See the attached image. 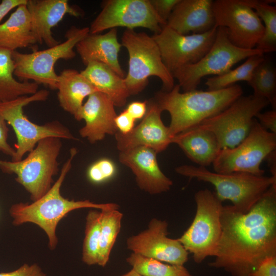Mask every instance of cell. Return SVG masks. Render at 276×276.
Returning a JSON list of instances; mask_svg holds the SVG:
<instances>
[{"mask_svg":"<svg viewBox=\"0 0 276 276\" xmlns=\"http://www.w3.org/2000/svg\"><path fill=\"white\" fill-rule=\"evenodd\" d=\"M175 171L190 179L211 183L221 201H231L234 209L243 213L248 212L267 190L276 184V177L272 176L242 172L220 173L201 166L184 165L177 167Z\"/></svg>","mask_w":276,"mask_h":276,"instance_id":"obj_4","label":"cell"},{"mask_svg":"<svg viewBox=\"0 0 276 276\" xmlns=\"http://www.w3.org/2000/svg\"><path fill=\"white\" fill-rule=\"evenodd\" d=\"M196 210L190 226L178 238L185 249L199 264L209 257H214L221 234L222 202L214 192L207 189L194 196Z\"/></svg>","mask_w":276,"mask_h":276,"instance_id":"obj_8","label":"cell"},{"mask_svg":"<svg viewBox=\"0 0 276 276\" xmlns=\"http://www.w3.org/2000/svg\"><path fill=\"white\" fill-rule=\"evenodd\" d=\"M100 238L97 265L104 267L120 232L122 213L119 209L101 210Z\"/></svg>","mask_w":276,"mask_h":276,"instance_id":"obj_28","label":"cell"},{"mask_svg":"<svg viewBox=\"0 0 276 276\" xmlns=\"http://www.w3.org/2000/svg\"><path fill=\"white\" fill-rule=\"evenodd\" d=\"M126 262L142 276H193L181 265H172L132 252Z\"/></svg>","mask_w":276,"mask_h":276,"instance_id":"obj_31","label":"cell"},{"mask_svg":"<svg viewBox=\"0 0 276 276\" xmlns=\"http://www.w3.org/2000/svg\"><path fill=\"white\" fill-rule=\"evenodd\" d=\"M119 276H142V275L139 274V273H137L134 269H131V270H130L128 272Z\"/></svg>","mask_w":276,"mask_h":276,"instance_id":"obj_44","label":"cell"},{"mask_svg":"<svg viewBox=\"0 0 276 276\" xmlns=\"http://www.w3.org/2000/svg\"><path fill=\"white\" fill-rule=\"evenodd\" d=\"M77 152L75 148L70 150V156L63 164L59 177L44 195L31 203L13 204L9 209L14 225L32 223L43 230L48 238L51 249H55L57 245L56 228L58 223L71 212L84 208L100 211L119 209L118 204L114 203H97L89 200H69L61 195V186L72 168V161Z\"/></svg>","mask_w":276,"mask_h":276,"instance_id":"obj_3","label":"cell"},{"mask_svg":"<svg viewBox=\"0 0 276 276\" xmlns=\"http://www.w3.org/2000/svg\"><path fill=\"white\" fill-rule=\"evenodd\" d=\"M221 224L215 259L209 266L232 276H249L264 259L276 256V184L246 213L223 206Z\"/></svg>","mask_w":276,"mask_h":276,"instance_id":"obj_1","label":"cell"},{"mask_svg":"<svg viewBox=\"0 0 276 276\" xmlns=\"http://www.w3.org/2000/svg\"><path fill=\"white\" fill-rule=\"evenodd\" d=\"M251 8L264 22V34L256 48L263 54L276 50V7L270 5L275 1L242 0Z\"/></svg>","mask_w":276,"mask_h":276,"instance_id":"obj_29","label":"cell"},{"mask_svg":"<svg viewBox=\"0 0 276 276\" xmlns=\"http://www.w3.org/2000/svg\"><path fill=\"white\" fill-rule=\"evenodd\" d=\"M265 160L267 162L271 176L276 177V150H274L269 154Z\"/></svg>","mask_w":276,"mask_h":276,"instance_id":"obj_43","label":"cell"},{"mask_svg":"<svg viewBox=\"0 0 276 276\" xmlns=\"http://www.w3.org/2000/svg\"><path fill=\"white\" fill-rule=\"evenodd\" d=\"M135 120L125 109L114 119L118 131L123 134L130 133L135 127Z\"/></svg>","mask_w":276,"mask_h":276,"instance_id":"obj_36","label":"cell"},{"mask_svg":"<svg viewBox=\"0 0 276 276\" xmlns=\"http://www.w3.org/2000/svg\"><path fill=\"white\" fill-rule=\"evenodd\" d=\"M165 26L149 0H107L89 28L90 34L117 27L145 28L157 34Z\"/></svg>","mask_w":276,"mask_h":276,"instance_id":"obj_13","label":"cell"},{"mask_svg":"<svg viewBox=\"0 0 276 276\" xmlns=\"http://www.w3.org/2000/svg\"><path fill=\"white\" fill-rule=\"evenodd\" d=\"M168 223L154 218L147 229L129 237L127 248L133 253L172 265L184 266L189 253L177 239L168 237Z\"/></svg>","mask_w":276,"mask_h":276,"instance_id":"obj_16","label":"cell"},{"mask_svg":"<svg viewBox=\"0 0 276 276\" xmlns=\"http://www.w3.org/2000/svg\"><path fill=\"white\" fill-rule=\"evenodd\" d=\"M101 221L100 210H90L86 217L82 259L89 266L98 264Z\"/></svg>","mask_w":276,"mask_h":276,"instance_id":"obj_33","label":"cell"},{"mask_svg":"<svg viewBox=\"0 0 276 276\" xmlns=\"http://www.w3.org/2000/svg\"><path fill=\"white\" fill-rule=\"evenodd\" d=\"M172 143L192 162L204 167L213 164L222 149L214 133L198 126L176 134Z\"/></svg>","mask_w":276,"mask_h":276,"instance_id":"obj_23","label":"cell"},{"mask_svg":"<svg viewBox=\"0 0 276 276\" xmlns=\"http://www.w3.org/2000/svg\"><path fill=\"white\" fill-rule=\"evenodd\" d=\"M260 54L263 53L257 48L244 49L235 46L228 39L226 29L219 27L208 53L197 63L182 67L172 75L183 92L190 91L196 89L204 77L225 74L238 62Z\"/></svg>","mask_w":276,"mask_h":276,"instance_id":"obj_10","label":"cell"},{"mask_svg":"<svg viewBox=\"0 0 276 276\" xmlns=\"http://www.w3.org/2000/svg\"><path fill=\"white\" fill-rule=\"evenodd\" d=\"M121 44L126 49L129 56L128 71L124 81L130 95L141 92L151 76L160 79L165 91L173 88L174 79L164 64L159 48L152 36L144 32L126 29Z\"/></svg>","mask_w":276,"mask_h":276,"instance_id":"obj_6","label":"cell"},{"mask_svg":"<svg viewBox=\"0 0 276 276\" xmlns=\"http://www.w3.org/2000/svg\"><path fill=\"white\" fill-rule=\"evenodd\" d=\"M148 102L134 101L130 103L125 109L135 121L143 119L147 110Z\"/></svg>","mask_w":276,"mask_h":276,"instance_id":"obj_41","label":"cell"},{"mask_svg":"<svg viewBox=\"0 0 276 276\" xmlns=\"http://www.w3.org/2000/svg\"><path fill=\"white\" fill-rule=\"evenodd\" d=\"M81 73L97 89L107 95L115 106L122 107L130 96L124 78L120 76L107 65L93 61L86 65Z\"/></svg>","mask_w":276,"mask_h":276,"instance_id":"obj_25","label":"cell"},{"mask_svg":"<svg viewBox=\"0 0 276 276\" xmlns=\"http://www.w3.org/2000/svg\"><path fill=\"white\" fill-rule=\"evenodd\" d=\"M61 147V139L44 138L21 160H0V169L5 173L15 174V180L29 193L31 200L36 201L53 185V177L59 171L57 159Z\"/></svg>","mask_w":276,"mask_h":276,"instance_id":"obj_5","label":"cell"},{"mask_svg":"<svg viewBox=\"0 0 276 276\" xmlns=\"http://www.w3.org/2000/svg\"><path fill=\"white\" fill-rule=\"evenodd\" d=\"M269 105L265 98L241 96L228 107L198 126L216 136L221 148H232L247 135L257 113Z\"/></svg>","mask_w":276,"mask_h":276,"instance_id":"obj_12","label":"cell"},{"mask_svg":"<svg viewBox=\"0 0 276 276\" xmlns=\"http://www.w3.org/2000/svg\"><path fill=\"white\" fill-rule=\"evenodd\" d=\"M180 90L176 84L170 91H160L155 96L162 111L170 115L168 127L172 138L222 111L243 94L241 86L236 84L217 90Z\"/></svg>","mask_w":276,"mask_h":276,"instance_id":"obj_2","label":"cell"},{"mask_svg":"<svg viewBox=\"0 0 276 276\" xmlns=\"http://www.w3.org/2000/svg\"><path fill=\"white\" fill-rule=\"evenodd\" d=\"M32 31L37 42L44 43L49 48L60 42L53 36L52 29L69 14L79 17L82 13L79 9L70 5L67 0H27Z\"/></svg>","mask_w":276,"mask_h":276,"instance_id":"obj_20","label":"cell"},{"mask_svg":"<svg viewBox=\"0 0 276 276\" xmlns=\"http://www.w3.org/2000/svg\"><path fill=\"white\" fill-rule=\"evenodd\" d=\"M162 110L155 101L148 103L147 110L139 125L127 134H115L117 147L120 151L137 147L152 149L157 153L165 150L172 144L169 127L161 119Z\"/></svg>","mask_w":276,"mask_h":276,"instance_id":"obj_17","label":"cell"},{"mask_svg":"<svg viewBox=\"0 0 276 276\" xmlns=\"http://www.w3.org/2000/svg\"><path fill=\"white\" fill-rule=\"evenodd\" d=\"M49 96L48 90L41 89L31 95L0 103V114L11 126L16 136L15 153L12 157V161L21 160L25 154L33 150L38 142L44 138L53 136L61 139H76L70 130L59 121L38 125L32 122L24 114L25 106L34 102L46 101Z\"/></svg>","mask_w":276,"mask_h":276,"instance_id":"obj_7","label":"cell"},{"mask_svg":"<svg viewBox=\"0 0 276 276\" xmlns=\"http://www.w3.org/2000/svg\"><path fill=\"white\" fill-rule=\"evenodd\" d=\"M249 276H276V256L264 259Z\"/></svg>","mask_w":276,"mask_h":276,"instance_id":"obj_37","label":"cell"},{"mask_svg":"<svg viewBox=\"0 0 276 276\" xmlns=\"http://www.w3.org/2000/svg\"><path fill=\"white\" fill-rule=\"evenodd\" d=\"M157 154L151 148L137 147L120 151L119 155L120 163L129 167L134 174L139 187L151 195L167 192L173 185L161 170Z\"/></svg>","mask_w":276,"mask_h":276,"instance_id":"obj_18","label":"cell"},{"mask_svg":"<svg viewBox=\"0 0 276 276\" xmlns=\"http://www.w3.org/2000/svg\"><path fill=\"white\" fill-rule=\"evenodd\" d=\"M247 83L254 90L253 95L265 98L275 109L276 70L269 59L265 58L256 67Z\"/></svg>","mask_w":276,"mask_h":276,"instance_id":"obj_30","label":"cell"},{"mask_svg":"<svg viewBox=\"0 0 276 276\" xmlns=\"http://www.w3.org/2000/svg\"><path fill=\"white\" fill-rule=\"evenodd\" d=\"M213 2L212 0H179L166 26L183 35L209 31L215 27Z\"/></svg>","mask_w":276,"mask_h":276,"instance_id":"obj_21","label":"cell"},{"mask_svg":"<svg viewBox=\"0 0 276 276\" xmlns=\"http://www.w3.org/2000/svg\"><path fill=\"white\" fill-rule=\"evenodd\" d=\"M36 43L26 4L21 5L0 24V48L14 51Z\"/></svg>","mask_w":276,"mask_h":276,"instance_id":"obj_26","label":"cell"},{"mask_svg":"<svg viewBox=\"0 0 276 276\" xmlns=\"http://www.w3.org/2000/svg\"><path fill=\"white\" fill-rule=\"evenodd\" d=\"M122 47L118 40L117 30L113 28L103 34L89 33L76 44V48L85 65L93 61L101 62L124 78V73L119 61Z\"/></svg>","mask_w":276,"mask_h":276,"instance_id":"obj_22","label":"cell"},{"mask_svg":"<svg viewBox=\"0 0 276 276\" xmlns=\"http://www.w3.org/2000/svg\"><path fill=\"white\" fill-rule=\"evenodd\" d=\"M261 126L267 131L276 134V110L260 112L255 117Z\"/></svg>","mask_w":276,"mask_h":276,"instance_id":"obj_40","label":"cell"},{"mask_svg":"<svg viewBox=\"0 0 276 276\" xmlns=\"http://www.w3.org/2000/svg\"><path fill=\"white\" fill-rule=\"evenodd\" d=\"M276 149V134L263 128L255 119L246 137L232 148H222L213 163L220 173L242 172L262 176L260 168L267 155Z\"/></svg>","mask_w":276,"mask_h":276,"instance_id":"obj_11","label":"cell"},{"mask_svg":"<svg viewBox=\"0 0 276 276\" xmlns=\"http://www.w3.org/2000/svg\"><path fill=\"white\" fill-rule=\"evenodd\" d=\"M116 172L114 162L108 158H102L90 166L87 170V177L92 182L100 183L111 179Z\"/></svg>","mask_w":276,"mask_h":276,"instance_id":"obj_34","label":"cell"},{"mask_svg":"<svg viewBox=\"0 0 276 276\" xmlns=\"http://www.w3.org/2000/svg\"><path fill=\"white\" fill-rule=\"evenodd\" d=\"M9 130L6 120L0 114V152L12 158L15 150L8 142Z\"/></svg>","mask_w":276,"mask_h":276,"instance_id":"obj_39","label":"cell"},{"mask_svg":"<svg viewBox=\"0 0 276 276\" xmlns=\"http://www.w3.org/2000/svg\"><path fill=\"white\" fill-rule=\"evenodd\" d=\"M57 89L60 107L74 116L82 106L84 99L98 91L81 72L74 69L64 70L58 75Z\"/></svg>","mask_w":276,"mask_h":276,"instance_id":"obj_24","label":"cell"},{"mask_svg":"<svg viewBox=\"0 0 276 276\" xmlns=\"http://www.w3.org/2000/svg\"><path fill=\"white\" fill-rule=\"evenodd\" d=\"M212 8L215 26L226 29L234 45L244 49L256 48L264 27L254 10L242 0H216Z\"/></svg>","mask_w":276,"mask_h":276,"instance_id":"obj_15","label":"cell"},{"mask_svg":"<svg viewBox=\"0 0 276 276\" xmlns=\"http://www.w3.org/2000/svg\"><path fill=\"white\" fill-rule=\"evenodd\" d=\"M217 27L200 34L183 35L165 26L152 36L163 61L171 74L177 70L199 61L210 50L215 41Z\"/></svg>","mask_w":276,"mask_h":276,"instance_id":"obj_14","label":"cell"},{"mask_svg":"<svg viewBox=\"0 0 276 276\" xmlns=\"http://www.w3.org/2000/svg\"><path fill=\"white\" fill-rule=\"evenodd\" d=\"M89 33L88 27H72L65 34L66 40L54 47L26 54L12 51L14 75L21 81L31 80L37 84L57 89L58 75L54 68L56 63L60 59L74 58L76 56L74 48Z\"/></svg>","mask_w":276,"mask_h":276,"instance_id":"obj_9","label":"cell"},{"mask_svg":"<svg viewBox=\"0 0 276 276\" xmlns=\"http://www.w3.org/2000/svg\"><path fill=\"white\" fill-rule=\"evenodd\" d=\"M114 106L112 100L101 92L89 95L74 116L78 121H85V125L79 131L80 136L94 144L102 140L107 134L114 135L118 132Z\"/></svg>","mask_w":276,"mask_h":276,"instance_id":"obj_19","label":"cell"},{"mask_svg":"<svg viewBox=\"0 0 276 276\" xmlns=\"http://www.w3.org/2000/svg\"><path fill=\"white\" fill-rule=\"evenodd\" d=\"M265 58L264 54L252 55L237 68L223 75L208 78L205 83L208 90L224 89L239 81L249 82L255 69Z\"/></svg>","mask_w":276,"mask_h":276,"instance_id":"obj_32","label":"cell"},{"mask_svg":"<svg viewBox=\"0 0 276 276\" xmlns=\"http://www.w3.org/2000/svg\"><path fill=\"white\" fill-rule=\"evenodd\" d=\"M159 17L167 24V21L174 7L179 0H149Z\"/></svg>","mask_w":276,"mask_h":276,"instance_id":"obj_35","label":"cell"},{"mask_svg":"<svg viewBox=\"0 0 276 276\" xmlns=\"http://www.w3.org/2000/svg\"><path fill=\"white\" fill-rule=\"evenodd\" d=\"M12 51L0 48V103L29 96L38 91L34 82L18 81L14 77V64Z\"/></svg>","mask_w":276,"mask_h":276,"instance_id":"obj_27","label":"cell"},{"mask_svg":"<svg viewBox=\"0 0 276 276\" xmlns=\"http://www.w3.org/2000/svg\"><path fill=\"white\" fill-rule=\"evenodd\" d=\"M27 0H3L0 2V22L12 9L26 4Z\"/></svg>","mask_w":276,"mask_h":276,"instance_id":"obj_42","label":"cell"},{"mask_svg":"<svg viewBox=\"0 0 276 276\" xmlns=\"http://www.w3.org/2000/svg\"><path fill=\"white\" fill-rule=\"evenodd\" d=\"M0 276H46V274L37 264H25L13 271L0 273Z\"/></svg>","mask_w":276,"mask_h":276,"instance_id":"obj_38","label":"cell"}]
</instances>
